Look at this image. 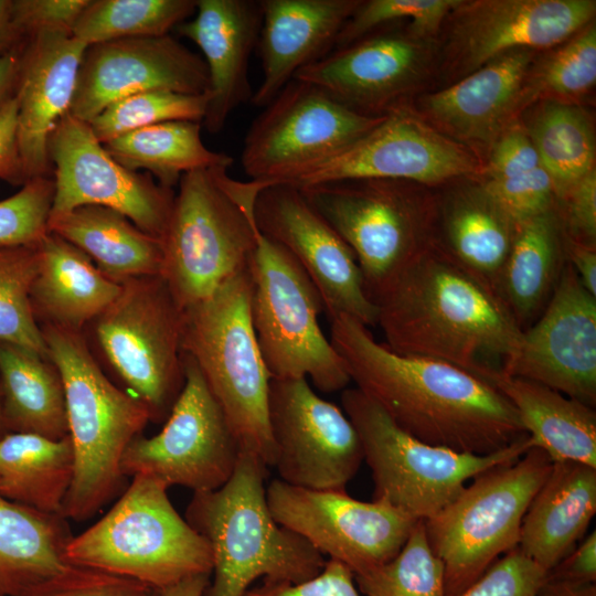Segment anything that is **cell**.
Masks as SVG:
<instances>
[{"mask_svg": "<svg viewBox=\"0 0 596 596\" xmlns=\"http://www.w3.org/2000/svg\"><path fill=\"white\" fill-rule=\"evenodd\" d=\"M547 573L517 546L455 596H535Z\"/></svg>", "mask_w": 596, "mask_h": 596, "instance_id": "cell-48", "label": "cell"}, {"mask_svg": "<svg viewBox=\"0 0 596 596\" xmlns=\"http://www.w3.org/2000/svg\"><path fill=\"white\" fill-rule=\"evenodd\" d=\"M0 179L13 185H23L29 181L19 149L14 96L0 110Z\"/></svg>", "mask_w": 596, "mask_h": 596, "instance_id": "cell-53", "label": "cell"}, {"mask_svg": "<svg viewBox=\"0 0 596 596\" xmlns=\"http://www.w3.org/2000/svg\"><path fill=\"white\" fill-rule=\"evenodd\" d=\"M228 168L184 173L162 237V278L183 310L248 266L256 247L254 204L269 183L238 181Z\"/></svg>", "mask_w": 596, "mask_h": 596, "instance_id": "cell-5", "label": "cell"}, {"mask_svg": "<svg viewBox=\"0 0 596 596\" xmlns=\"http://www.w3.org/2000/svg\"><path fill=\"white\" fill-rule=\"evenodd\" d=\"M25 596H161L138 581L95 568L68 565Z\"/></svg>", "mask_w": 596, "mask_h": 596, "instance_id": "cell-47", "label": "cell"}, {"mask_svg": "<svg viewBox=\"0 0 596 596\" xmlns=\"http://www.w3.org/2000/svg\"><path fill=\"white\" fill-rule=\"evenodd\" d=\"M210 93L147 91L107 106L87 124L102 143L132 130L174 120L203 121Z\"/></svg>", "mask_w": 596, "mask_h": 596, "instance_id": "cell-42", "label": "cell"}, {"mask_svg": "<svg viewBox=\"0 0 596 596\" xmlns=\"http://www.w3.org/2000/svg\"><path fill=\"white\" fill-rule=\"evenodd\" d=\"M147 91H210L201 56L171 35L125 38L86 47L70 114L91 121L110 104Z\"/></svg>", "mask_w": 596, "mask_h": 596, "instance_id": "cell-20", "label": "cell"}, {"mask_svg": "<svg viewBox=\"0 0 596 596\" xmlns=\"http://www.w3.org/2000/svg\"><path fill=\"white\" fill-rule=\"evenodd\" d=\"M532 57L531 50H517L491 60L459 82L426 96L425 114L458 139L494 141L521 102Z\"/></svg>", "mask_w": 596, "mask_h": 596, "instance_id": "cell-27", "label": "cell"}, {"mask_svg": "<svg viewBox=\"0 0 596 596\" xmlns=\"http://www.w3.org/2000/svg\"><path fill=\"white\" fill-rule=\"evenodd\" d=\"M384 117L355 113L316 85L292 78L252 123L242 167L253 181L292 184L358 141Z\"/></svg>", "mask_w": 596, "mask_h": 596, "instance_id": "cell-13", "label": "cell"}, {"mask_svg": "<svg viewBox=\"0 0 596 596\" xmlns=\"http://www.w3.org/2000/svg\"><path fill=\"white\" fill-rule=\"evenodd\" d=\"M541 166L528 131L511 127L493 141L486 179H505Z\"/></svg>", "mask_w": 596, "mask_h": 596, "instance_id": "cell-52", "label": "cell"}, {"mask_svg": "<svg viewBox=\"0 0 596 596\" xmlns=\"http://www.w3.org/2000/svg\"><path fill=\"white\" fill-rule=\"evenodd\" d=\"M95 321L97 343L115 373L166 421L184 385L183 310L162 276L132 278Z\"/></svg>", "mask_w": 596, "mask_h": 596, "instance_id": "cell-11", "label": "cell"}, {"mask_svg": "<svg viewBox=\"0 0 596 596\" xmlns=\"http://www.w3.org/2000/svg\"><path fill=\"white\" fill-rule=\"evenodd\" d=\"M513 405L532 447L553 462L574 461L596 468V413L577 400L540 383L493 373L488 380Z\"/></svg>", "mask_w": 596, "mask_h": 596, "instance_id": "cell-32", "label": "cell"}, {"mask_svg": "<svg viewBox=\"0 0 596 596\" xmlns=\"http://www.w3.org/2000/svg\"><path fill=\"white\" fill-rule=\"evenodd\" d=\"M248 269L252 326L270 379L309 377L323 393L347 389L344 362L319 324L320 295L296 259L257 228Z\"/></svg>", "mask_w": 596, "mask_h": 596, "instance_id": "cell-10", "label": "cell"}, {"mask_svg": "<svg viewBox=\"0 0 596 596\" xmlns=\"http://www.w3.org/2000/svg\"><path fill=\"white\" fill-rule=\"evenodd\" d=\"M121 166L145 170L162 187L173 189L184 173L230 168L232 157L209 149L201 137V123L174 120L139 128L103 143Z\"/></svg>", "mask_w": 596, "mask_h": 596, "instance_id": "cell-37", "label": "cell"}, {"mask_svg": "<svg viewBox=\"0 0 596 596\" xmlns=\"http://www.w3.org/2000/svg\"><path fill=\"white\" fill-rule=\"evenodd\" d=\"M437 216L443 241L433 243L496 291L514 236L512 217L480 184L449 195Z\"/></svg>", "mask_w": 596, "mask_h": 596, "instance_id": "cell-33", "label": "cell"}, {"mask_svg": "<svg viewBox=\"0 0 596 596\" xmlns=\"http://www.w3.org/2000/svg\"><path fill=\"white\" fill-rule=\"evenodd\" d=\"M184 385L162 429L135 437L120 460L125 478L153 477L193 492L222 487L241 455L240 444L195 360L183 352Z\"/></svg>", "mask_w": 596, "mask_h": 596, "instance_id": "cell-14", "label": "cell"}, {"mask_svg": "<svg viewBox=\"0 0 596 596\" xmlns=\"http://www.w3.org/2000/svg\"><path fill=\"white\" fill-rule=\"evenodd\" d=\"M243 596H363L354 574L342 563L327 560L316 576L299 583L268 582L251 587Z\"/></svg>", "mask_w": 596, "mask_h": 596, "instance_id": "cell-51", "label": "cell"}, {"mask_svg": "<svg viewBox=\"0 0 596 596\" xmlns=\"http://www.w3.org/2000/svg\"><path fill=\"white\" fill-rule=\"evenodd\" d=\"M210 577L209 574L191 576L159 590V593L161 596H203L210 583Z\"/></svg>", "mask_w": 596, "mask_h": 596, "instance_id": "cell-59", "label": "cell"}, {"mask_svg": "<svg viewBox=\"0 0 596 596\" xmlns=\"http://www.w3.org/2000/svg\"><path fill=\"white\" fill-rule=\"evenodd\" d=\"M8 434L7 427L4 425L2 408H1V397H0V438Z\"/></svg>", "mask_w": 596, "mask_h": 596, "instance_id": "cell-60", "label": "cell"}, {"mask_svg": "<svg viewBox=\"0 0 596 596\" xmlns=\"http://www.w3.org/2000/svg\"><path fill=\"white\" fill-rule=\"evenodd\" d=\"M169 487L136 475L117 502L65 547L70 565L125 576L157 590L212 572L206 540L182 518Z\"/></svg>", "mask_w": 596, "mask_h": 596, "instance_id": "cell-7", "label": "cell"}, {"mask_svg": "<svg viewBox=\"0 0 596 596\" xmlns=\"http://www.w3.org/2000/svg\"><path fill=\"white\" fill-rule=\"evenodd\" d=\"M251 298L247 266L210 297L183 309L182 351L198 363L241 451L272 467L270 375L252 326Z\"/></svg>", "mask_w": 596, "mask_h": 596, "instance_id": "cell-6", "label": "cell"}, {"mask_svg": "<svg viewBox=\"0 0 596 596\" xmlns=\"http://www.w3.org/2000/svg\"><path fill=\"white\" fill-rule=\"evenodd\" d=\"M422 72V47L415 38L387 33L336 49L298 71L294 78L311 83L349 109L384 117Z\"/></svg>", "mask_w": 596, "mask_h": 596, "instance_id": "cell-24", "label": "cell"}, {"mask_svg": "<svg viewBox=\"0 0 596 596\" xmlns=\"http://www.w3.org/2000/svg\"><path fill=\"white\" fill-rule=\"evenodd\" d=\"M39 267L30 299L44 323L79 331L118 297L121 284L108 278L79 248L47 231L39 242Z\"/></svg>", "mask_w": 596, "mask_h": 596, "instance_id": "cell-29", "label": "cell"}, {"mask_svg": "<svg viewBox=\"0 0 596 596\" xmlns=\"http://www.w3.org/2000/svg\"><path fill=\"white\" fill-rule=\"evenodd\" d=\"M596 82V28L587 24L542 66L538 85L560 97H574Z\"/></svg>", "mask_w": 596, "mask_h": 596, "instance_id": "cell-45", "label": "cell"}, {"mask_svg": "<svg viewBox=\"0 0 596 596\" xmlns=\"http://www.w3.org/2000/svg\"><path fill=\"white\" fill-rule=\"evenodd\" d=\"M74 473L70 436L26 433L0 438V494L45 513H61Z\"/></svg>", "mask_w": 596, "mask_h": 596, "instance_id": "cell-36", "label": "cell"}, {"mask_svg": "<svg viewBox=\"0 0 596 596\" xmlns=\"http://www.w3.org/2000/svg\"><path fill=\"white\" fill-rule=\"evenodd\" d=\"M73 538L67 519L13 502L0 494V596H25L64 571Z\"/></svg>", "mask_w": 596, "mask_h": 596, "instance_id": "cell-34", "label": "cell"}, {"mask_svg": "<svg viewBox=\"0 0 596 596\" xmlns=\"http://www.w3.org/2000/svg\"><path fill=\"white\" fill-rule=\"evenodd\" d=\"M341 406L356 429L363 460L382 500L417 520H428L450 503L479 473L518 460L532 447L525 435L488 455L460 453L424 443L398 427L359 389H344Z\"/></svg>", "mask_w": 596, "mask_h": 596, "instance_id": "cell-8", "label": "cell"}, {"mask_svg": "<svg viewBox=\"0 0 596 596\" xmlns=\"http://www.w3.org/2000/svg\"><path fill=\"white\" fill-rule=\"evenodd\" d=\"M552 579L593 584L596 581V531L563 557L546 575Z\"/></svg>", "mask_w": 596, "mask_h": 596, "instance_id": "cell-54", "label": "cell"}, {"mask_svg": "<svg viewBox=\"0 0 596 596\" xmlns=\"http://www.w3.org/2000/svg\"><path fill=\"white\" fill-rule=\"evenodd\" d=\"M54 180H29L0 201V247L35 245L46 234L54 198Z\"/></svg>", "mask_w": 596, "mask_h": 596, "instance_id": "cell-44", "label": "cell"}, {"mask_svg": "<svg viewBox=\"0 0 596 596\" xmlns=\"http://www.w3.org/2000/svg\"><path fill=\"white\" fill-rule=\"evenodd\" d=\"M39 258V243L0 247V342L14 343L47 358L30 299Z\"/></svg>", "mask_w": 596, "mask_h": 596, "instance_id": "cell-41", "label": "cell"}, {"mask_svg": "<svg viewBox=\"0 0 596 596\" xmlns=\"http://www.w3.org/2000/svg\"><path fill=\"white\" fill-rule=\"evenodd\" d=\"M566 262L565 235L555 205L515 223L496 292L522 331L546 307Z\"/></svg>", "mask_w": 596, "mask_h": 596, "instance_id": "cell-30", "label": "cell"}, {"mask_svg": "<svg viewBox=\"0 0 596 596\" xmlns=\"http://www.w3.org/2000/svg\"><path fill=\"white\" fill-rule=\"evenodd\" d=\"M555 205L566 240L596 247V172L576 182Z\"/></svg>", "mask_w": 596, "mask_h": 596, "instance_id": "cell-50", "label": "cell"}, {"mask_svg": "<svg viewBox=\"0 0 596 596\" xmlns=\"http://www.w3.org/2000/svg\"><path fill=\"white\" fill-rule=\"evenodd\" d=\"M254 217L259 232L284 247L307 274L330 320L345 315L376 327L377 309L354 254L298 188L286 183L263 188Z\"/></svg>", "mask_w": 596, "mask_h": 596, "instance_id": "cell-18", "label": "cell"}, {"mask_svg": "<svg viewBox=\"0 0 596 596\" xmlns=\"http://www.w3.org/2000/svg\"><path fill=\"white\" fill-rule=\"evenodd\" d=\"M528 134L552 179L555 201L595 169L594 130L582 108L547 103L536 113Z\"/></svg>", "mask_w": 596, "mask_h": 596, "instance_id": "cell-38", "label": "cell"}, {"mask_svg": "<svg viewBox=\"0 0 596 596\" xmlns=\"http://www.w3.org/2000/svg\"><path fill=\"white\" fill-rule=\"evenodd\" d=\"M535 596H596V586L595 583H573L546 576Z\"/></svg>", "mask_w": 596, "mask_h": 596, "instance_id": "cell-58", "label": "cell"}, {"mask_svg": "<svg viewBox=\"0 0 596 596\" xmlns=\"http://www.w3.org/2000/svg\"><path fill=\"white\" fill-rule=\"evenodd\" d=\"M565 254L581 285L596 297V247L565 238Z\"/></svg>", "mask_w": 596, "mask_h": 596, "instance_id": "cell-55", "label": "cell"}, {"mask_svg": "<svg viewBox=\"0 0 596 596\" xmlns=\"http://www.w3.org/2000/svg\"><path fill=\"white\" fill-rule=\"evenodd\" d=\"M476 159L454 140L401 107L347 149L291 185L382 179L439 183L475 172Z\"/></svg>", "mask_w": 596, "mask_h": 596, "instance_id": "cell-21", "label": "cell"}, {"mask_svg": "<svg viewBox=\"0 0 596 596\" xmlns=\"http://www.w3.org/2000/svg\"><path fill=\"white\" fill-rule=\"evenodd\" d=\"M361 1L263 0L258 49L263 77L251 102L265 107L301 68L334 47Z\"/></svg>", "mask_w": 596, "mask_h": 596, "instance_id": "cell-26", "label": "cell"}, {"mask_svg": "<svg viewBox=\"0 0 596 596\" xmlns=\"http://www.w3.org/2000/svg\"><path fill=\"white\" fill-rule=\"evenodd\" d=\"M47 230L83 251L115 281L162 274V241L141 231L114 209L81 205L50 215Z\"/></svg>", "mask_w": 596, "mask_h": 596, "instance_id": "cell-31", "label": "cell"}, {"mask_svg": "<svg viewBox=\"0 0 596 596\" xmlns=\"http://www.w3.org/2000/svg\"><path fill=\"white\" fill-rule=\"evenodd\" d=\"M461 0H370L360 2L344 23L336 49L347 46L380 25L402 19L409 20L413 36L436 32L446 17Z\"/></svg>", "mask_w": 596, "mask_h": 596, "instance_id": "cell-43", "label": "cell"}, {"mask_svg": "<svg viewBox=\"0 0 596 596\" xmlns=\"http://www.w3.org/2000/svg\"><path fill=\"white\" fill-rule=\"evenodd\" d=\"M298 189L354 254L373 302L434 242L428 206L397 180H338Z\"/></svg>", "mask_w": 596, "mask_h": 596, "instance_id": "cell-12", "label": "cell"}, {"mask_svg": "<svg viewBox=\"0 0 596 596\" xmlns=\"http://www.w3.org/2000/svg\"><path fill=\"white\" fill-rule=\"evenodd\" d=\"M20 51L0 53V110L14 96Z\"/></svg>", "mask_w": 596, "mask_h": 596, "instance_id": "cell-56", "label": "cell"}, {"mask_svg": "<svg viewBox=\"0 0 596 596\" xmlns=\"http://www.w3.org/2000/svg\"><path fill=\"white\" fill-rule=\"evenodd\" d=\"M260 26V1L196 0L191 19L175 28L203 54L210 82L203 121L212 134L220 132L234 109L252 99L248 61Z\"/></svg>", "mask_w": 596, "mask_h": 596, "instance_id": "cell-25", "label": "cell"}, {"mask_svg": "<svg viewBox=\"0 0 596 596\" xmlns=\"http://www.w3.org/2000/svg\"><path fill=\"white\" fill-rule=\"evenodd\" d=\"M268 421L279 479L308 489H345L363 450L342 408L320 397L307 379H270Z\"/></svg>", "mask_w": 596, "mask_h": 596, "instance_id": "cell-16", "label": "cell"}, {"mask_svg": "<svg viewBox=\"0 0 596 596\" xmlns=\"http://www.w3.org/2000/svg\"><path fill=\"white\" fill-rule=\"evenodd\" d=\"M354 578L363 596H446L444 565L429 545L423 520L392 560Z\"/></svg>", "mask_w": 596, "mask_h": 596, "instance_id": "cell-40", "label": "cell"}, {"mask_svg": "<svg viewBox=\"0 0 596 596\" xmlns=\"http://www.w3.org/2000/svg\"><path fill=\"white\" fill-rule=\"evenodd\" d=\"M0 397L8 433L68 436L63 381L49 358L0 342Z\"/></svg>", "mask_w": 596, "mask_h": 596, "instance_id": "cell-35", "label": "cell"}, {"mask_svg": "<svg viewBox=\"0 0 596 596\" xmlns=\"http://www.w3.org/2000/svg\"><path fill=\"white\" fill-rule=\"evenodd\" d=\"M89 0H12L14 26L24 43L41 31L71 32Z\"/></svg>", "mask_w": 596, "mask_h": 596, "instance_id": "cell-49", "label": "cell"}, {"mask_svg": "<svg viewBox=\"0 0 596 596\" xmlns=\"http://www.w3.org/2000/svg\"><path fill=\"white\" fill-rule=\"evenodd\" d=\"M553 461L539 447L486 470L433 518L427 539L445 570V595L471 585L496 560L519 545L524 514Z\"/></svg>", "mask_w": 596, "mask_h": 596, "instance_id": "cell-9", "label": "cell"}, {"mask_svg": "<svg viewBox=\"0 0 596 596\" xmlns=\"http://www.w3.org/2000/svg\"><path fill=\"white\" fill-rule=\"evenodd\" d=\"M266 497L280 525L354 576L392 560L419 521L385 501L354 499L345 489H308L274 479Z\"/></svg>", "mask_w": 596, "mask_h": 596, "instance_id": "cell-15", "label": "cell"}, {"mask_svg": "<svg viewBox=\"0 0 596 596\" xmlns=\"http://www.w3.org/2000/svg\"><path fill=\"white\" fill-rule=\"evenodd\" d=\"M500 372L595 406L596 297L584 289L567 262L546 307L522 331Z\"/></svg>", "mask_w": 596, "mask_h": 596, "instance_id": "cell-19", "label": "cell"}, {"mask_svg": "<svg viewBox=\"0 0 596 596\" xmlns=\"http://www.w3.org/2000/svg\"><path fill=\"white\" fill-rule=\"evenodd\" d=\"M267 469L258 457L241 453L222 487L193 492L184 519L212 553L203 596H243L260 577L299 583L323 568L327 558L273 517L264 483Z\"/></svg>", "mask_w": 596, "mask_h": 596, "instance_id": "cell-3", "label": "cell"}, {"mask_svg": "<svg viewBox=\"0 0 596 596\" xmlns=\"http://www.w3.org/2000/svg\"><path fill=\"white\" fill-rule=\"evenodd\" d=\"M54 173L51 215L94 204L126 215L141 231L162 240L175 192L147 172L118 163L97 140L87 123L67 113L49 140Z\"/></svg>", "mask_w": 596, "mask_h": 596, "instance_id": "cell-17", "label": "cell"}, {"mask_svg": "<svg viewBox=\"0 0 596 596\" xmlns=\"http://www.w3.org/2000/svg\"><path fill=\"white\" fill-rule=\"evenodd\" d=\"M87 46L65 31L38 32L21 46L14 98L19 149L29 180L53 171L50 136L70 113Z\"/></svg>", "mask_w": 596, "mask_h": 596, "instance_id": "cell-23", "label": "cell"}, {"mask_svg": "<svg viewBox=\"0 0 596 596\" xmlns=\"http://www.w3.org/2000/svg\"><path fill=\"white\" fill-rule=\"evenodd\" d=\"M449 53L460 75L517 50L550 47L595 17L594 0L461 1L453 11Z\"/></svg>", "mask_w": 596, "mask_h": 596, "instance_id": "cell-22", "label": "cell"}, {"mask_svg": "<svg viewBox=\"0 0 596 596\" xmlns=\"http://www.w3.org/2000/svg\"><path fill=\"white\" fill-rule=\"evenodd\" d=\"M480 185L515 223L555 205L553 182L542 166L505 179H485Z\"/></svg>", "mask_w": 596, "mask_h": 596, "instance_id": "cell-46", "label": "cell"}, {"mask_svg": "<svg viewBox=\"0 0 596 596\" xmlns=\"http://www.w3.org/2000/svg\"><path fill=\"white\" fill-rule=\"evenodd\" d=\"M596 513V468L555 461L522 520L518 547L549 573L587 530Z\"/></svg>", "mask_w": 596, "mask_h": 596, "instance_id": "cell-28", "label": "cell"}, {"mask_svg": "<svg viewBox=\"0 0 596 596\" xmlns=\"http://www.w3.org/2000/svg\"><path fill=\"white\" fill-rule=\"evenodd\" d=\"M22 45L13 23L12 0H0V53L20 51Z\"/></svg>", "mask_w": 596, "mask_h": 596, "instance_id": "cell-57", "label": "cell"}, {"mask_svg": "<svg viewBox=\"0 0 596 596\" xmlns=\"http://www.w3.org/2000/svg\"><path fill=\"white\" fill-rule=\"evenodd\" d=\"M47 358L64 386L74 473L62 514L82 522L94 517L124 488L120 460L129 443L150 422L147 407L114 385L93 358L79 331L42 324Z\"/></svg>", "mask_w": 596, "mask_h": 596, "instance_id": "cell-4", "label": "cell"}, {"mask_svg": "<svg viewBox=\"0 0 596 596\" xmlns=\"http://www.w3.org/2000/svg\"><path fill=\"white\" fill-rule=\"evenodd\" d=\"M330 321V341L355 387L415 438L488 455L528 435L513 405L490 382L446 362L398 354L350 316Z\"/></svg>", "mask_w": 596, "mask_h": 596, "instance_id": "cell-1", "label": "cell"}, {"mask_svg": "<svg viewBox=\"0 0 596 596\" xmlns=\"http://www.w3.org/2000/svg\"><path fill=\"white\" fill-rule=\"evenodd\" d=\"M374 304L390 350L446 362L486 381L502 370L522 336L496 291L434 243Z\"/></svg>", "mask_w": 596, "mask_h": 596, "instance_id": "cell-2", "label": "cell"}, {"mask_svg": "<svg viewBox=\"0 0 596 596\" xmlns=\"http://www.w3.org/2000/svg\"><path fill=\"white\" fill-rule=\"evenodd\" d=\"M194 0H89L72 34L87 45L106 41L163 36L190 19Z\"/></svg>", "mask_w": 596, "mask_h": 596, "instance_id": "cell-39", "label": "cell"}]
</instances>
